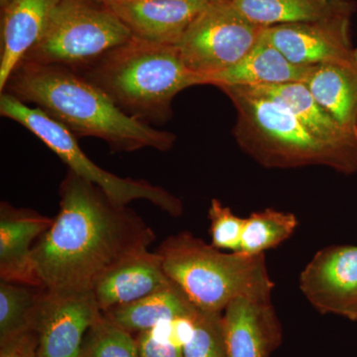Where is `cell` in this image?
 <instances>
[{
	"instance_id": "cell-18",
	"label": "cell",
	"mask_w": 357,
	"mask_h": 357,
	"mask_svg": "<svg viewBox=\"0 0 357 357\" xmlns=\"http://www.w3.org/2000/svg\"><path fill=\"white\" fill-rule=\"evenodd\" d=\"M265 30V29H264ZM239 62L208 77L215 86H257L305 82L312 68L291 63L265 35Z\"/></svg>"
},
{
	"instance_id": "cell-10",
	"label": "cell",
	"mask_w": 357,
	"mask_h": 357,
	"mask_svg": "<svg viewBox=\"0 0 357 357\" xmlns=\"http://www.w3.org/2000/svg\"><path fill=\"white\" fill-rule=\"evenodd\" d=\"M299 288L321 314L356 319L357 246L321 249L301 272Z\"/></svg>"
},
{
	"instance_id": "cell-13",
	"label": "cell",
	"mask_w": 357,
	"mask_h": 357,
	"mask_svg": "<svg viewBox=\"0 0 357 357\" xmlns=\"http://www.w3.org/2000/svg\"><path fill=\"white\" fill-rule=\"evenodd\" d=\"M227 357H271L283 328L271 300L237 298L223 311Z\"/></svg>"
},
{
	"instance_id": "cell-4",
	"label": "cell",
	"mask_w": 357,
	"mask_h": 357,
	"mask_svg": "<svg viewBox=\"0 0 357 357\" xmlns=\"http://www.w3.org/2000/svg\"><path fill=\"white\" fill-rule=\"evenodd\" d=\"M156 252L167 276L202 311L223 312L241 297L271 300L264 253L225 252L189 231L167 237Z\"/></svg>"
},
{
	"instance_id": "cell-1",
	"label": "cell",
	"mask_w": 357,
	"mask_h": 357,
	"mask_svg": "<svg viewBox=\"0 0 357 357\" xmlns=\"http://www.w3.org/2000/svg\"><path fill=\"white\" fill-rule=\"evenodd\" d=\"M60 208L32 251L40 286L55 293L93 292L122 262L147 252L153 229L128 206L68 171L59 189Z\"/></svg>"
},
{
	"instance_id": "cell-30",
	"label": "cell",
	"mask_w": 357,
	"mask_h": 357,
	"mask_svg": "<svg viewBox=\"0 0 357 357\" xmlns=\"http://www.w3.org/2000/svg\"><path fill=\"white\" fill-rule=\"evenodd\" d=\"M98 1H100V2H102L103 4L105 3V2L107 1V0H98Z\"/></svg>"
},
{
	"instance_id": "cell-17",
	"label": "cell",
	"mask_w": 357,
	"mask_h": 357,
	"mask_svg": "<svg viewBox=\"0 0 357 357\" xmlns=\"http://www.w3.org/2000/svg\"><path fill=\"white\" fill-rule=\"evenodd\" d=\"M248 88L281 102L319 139L357 160V131L335 121L302 82Z\"/></svg>"
},
{
	"instance_id": "cell-20",
	"label": "cell",
	"mask_w": 357,
	"mask_h": 357,
	"mask_svg": "<svg viewBox=\"0 0 357 357\" xmlns=\"http://www.w3.org/2000/svg\"><path fill=\"white\" fill-rule=\"evenodd\" d=\"M236 8L262 27L352 15L351 0H231Z\"/></svg>"
},
{
	"instance_id": "cell-15",
	"label": "cell",
	"mask_w": 357,
	"mask_h": 357,
	"mask_svg": "<svg viewBox=\"0 0 357 357\" xmlns=\"http://www.w3.org/2000/svg\"><path fill=\"white\" fill-rule=\"evenodd\" d=\"M60 0H7L2 6L0 91L41 38Z\"/></svg>"
},
{
	"instance_id": "cell-24",
	"label": "cell",
	"mask_w": 357,
	"mask_h": 357,
	"mask_svg": "<svg viewBox=\"0 0 357 357\" xmlns=\"http://www.w3.org/2000/svg\"><path fill=\"white\" fill-rule=\"evenodd\" d=\"M82 357H140V354L132 333L102 312L86 333Z\"/></svg>"
},
{
	"instance_id": "cell-6",
	"label": "cell",
	"mask_w": 357,
	"mask_h": 357,
	"mask_svg": "<svg viewBox=\"0 0 357 357\" xmlns=\"http://www.w3.org/2000/svg\"><path fill=\"white\" fill-rule=\"evenodd\" d=\"M133 36L98 0H60L46 30L22 62L62 66L79 72Z\"/></svg>"
},
{
	"instance_id": "cell-23",
	"label": "cell",
	"mask_w": 357,
	"mask_h": 357,
	"mask_svg": "<svg viewBox=\"0 0 357 357\" xmlns=\"http://www.w3.org/2000/svg\"><path fill=\"white\" fill-rule=\"evenodd\" d=\"M298 227L294 213L266 208L245 218L239 251L248 255H262L285 243Z\"/></svg>"
},
{
	"instance_id": "cell-2",
	"label": "cell",
	"mask_w": 357,
	"mask_h": 357,
	"mask_svg": "<svg viewBox=\"0 0 357 357\" xmlns=\"http://www.w3.org/2000/svg\"><path fill=\"white\" fill-rule=\"evenodd\" d=\"M2 93L36 105L77 138H100L114 152H165L175 143L173 133L129 116L102 89L62 66L21 62Z\"/></svg>"
},
{
	"instance_id": "cell-16",
	"label": "cell",
	"mask_w": 357,
	"mask_h": 357,
	"mask_svg": "<svg viewBox=\"0 0 357 357\" xmlns=\"http://www.w3.org/2000/svg\"><path fill=\"white\" fill-rule=\"evenodd\" d=\"M171 283L158 253L147 251L110 270L98 282L93 292L98 307L105 312L142 299Z\"/></svg>"
},
{
	"instance_id": "cell-26",
	"label": "cell",
	"mask_w": 357,
	"mask_h": 357,
	"mask_svg": "<svg viewBox=\"0 0 357 357\" xmlns=\"http://www.w3.org/2000/svg\"><path fill=\"white\" fill-rule=\"evenodd\" d=\"M208 215L211 245L220 250L239 251L245 218L236 215L217 199L211 201Z\"/></svg>"
},
{
	"instance_id": "cell-5",
	"label": "cell",
	"mask_w": 357,
	"mask_h": 357,
	"mask_svg": "<svg viewBox=\"0 0 357 357\" xmlns=\"http://www.w3.org/2000/svg\"><path fill=\"white\" fill-rule=\"evenodd\" d=\"M237 110L234 136L241 148L267 168L326 166L357 171V160L326 144L281 102L248 86H218Z\"/></svg>"
},
{
	"instance_id": "cell-31",
	"label": "cell",
	"mask_w": 357,
	"mask_h": 357,
	"mask_svg": "<svg viewBox=\"0 0 357 357\" xmlns=\"http://www.w3.org/2000/svg\"><path fill=\"white\" fill-rule=\"evenodd\" d=\"M356 319H357V316H356Z\"/></svg>"
},
{
	"instance_id": "cell-8",
	"label": "cell",
	"mask_w": 357,
	"mask_h": 357,
	"mask_svg": "<svg viewBox=\"0 0 357 357\" xmlns=\"http://www.w3.org/2000/svg\"><path fill=\"white\" fill-rule=\"evenodd\" d=\"M264 29L244 16L231 0H220L198 14L177 48L185 67L208 84V77L239 62Z\"/></svg>"
},
{
	"instance_id": "cell-7",
	"label": "cell",
	"mask_w": 357,
	"mask_h": 357,
	"mask_svg": "<svg viewBox=\"0 0 357 357\" xmlns=\"http://www.w3.org/2000/svg\"><path fill=\"white\" fill-rule=\"evenodd\" d=\"M0 114L34 134L70 171L98 185L114 203L128 206L131 202L144 199L172 217L182 215L180 199L147 181L121 178L103 170L84 154L74 134L38 107H30L10 93H1Z\"/></svg>"
},
{
	"instance_id": "cell-9",
	"label": "cell",
	"mask_w": 357,
	"mask_h": 357,
	"mask_svg": "<svg viewBox=\"0 0 357 357\" xmlns=\"http://www.w3.org/2000/svg\"><path fill=\"white\" fill-rule=\"evenodd\" d=\"M102 312L93 292L44 289L34 323L38 357H82L86 333Z\"/></svg>"
},
{
	"instance_id": "cell-3",
	"label": "cell",
	"mask_w": 357,
	"mask_h": 357,
	"mask_svg": "<svg viewBox=\"0 0 357 357\" xmlns=\"http://www.w3.org/2000/svg\"><path fill=\"white\" fill-rule=\"evenodd\" d=\"M77 73L122 112L145 123L169 121L178 93L206 84L203 77L185 67L177 46L134 37Z\"/></svg>"
},
{
	"instance_id": "cell-27",
	"label": "cell",
	"mask_w": 357,
	"mask_h": 357,
	"mask_svg": "<svg viewBox=\"0 0 357 357\" xmlns=\"http://www.w3.org/2000/svg\"><path fill=\"white\" fill-rule=\"evenodd\" d=\"M0 357H38V337L34 331L0 342Z\"/></svg>"
},
{
	"instance_id": "cell-11",
	"label": "cell",
	"mask_w": 357,
	"mask_h": 357,
	"mask_svg": "<svg viewBox=\"0 0 357 357\" xmlns=\"http://www.w3.org/2000/svg\"><path fill=\"white\" fill-rule=\"evenodd\" d=\"M351 15L265 28L271 43L291 63L312 67L347 62L357 57L351 37Z\"/></svg>"
},
{
	"instance_id": "cell-25",
	"label": "cell",
	"mask_w": 357,
	"mask_h": 357,
	"mask_svg": "<svg viewBox=\"0 0 357 357\" xmlns=\"http://www.w3.org/2000/svg\"><path fill=\"white\" fill-rule=\"evenodd\" d=\"M183 354L184 357H227L223 312L198 309L191 340Z\"/></svg>"
},
{
	"instance_id": "cell-14",
	"label": "cell",
	"mask_w": 357,
	"mask_h": 357,
	"mask_svg": "<svg viewBox=\"0 0 357 357\" xmlns=\"http://www.w3.org/2000/svg\"><path fill=\"white\" fill-rule=\"evenodd\" d=\"M54 218L30 208L0 204V279L40 286L32 264L34 244L50 229Z\"/></svg>"
},
{
	"instance_id": "cell-21",
	"label": "cell",
	"mask_w": 357,
	"mask_h": 357,
	"mask_svg": "<svg viewBox=\"0 0 357 357\" xmlns=\"http://www.w3.org/2000/svg\"><path fill=\"white\" fill-rule=\"evenodd\" d=\"M198 307L172 281L170 285L129 304L103 312L109 319L131 333L151 330L164 321L192 317Z\"/></svg>"
},
{
	"instance_id": "cell-22",
	"label": "cell",
	"mask_w": 357,
	"mask_h": 357,
	"mask_svg": "<svg viewBox=\"0 0 357 357\" xmlns=\"http://www.w3.org/2000/svg\"><path fill=\"white\" fill-rule=\"evenodd\" d=\"M44 288L0 281V342L34 331Z\"/></svg>"
},
{
	"instance_id": "cell-19",
	"label": "cell",
	"mask_w": 357,
	"mask_h": 357,
	"mask_svg": "<svg viewBox=\"0 0 357 357\" xmlns=\"http://www.w3.org/2000/svg\"><path fill=\"white\" fill-rule=\"evenodd\" d=\"M303 83L335 121L357 131V57L314 66Z\"/></svg>"
},
{
	"instance_id": "cell-29",
	"label": "cell",
	"mask_w": 357,
	"mask_h": 357,
	"mask_svg": "<svg viewBox=\"0 0 357 357\" xmlns=\"http://www.w3.org/2000/svg\"><path fill=\"white\" fill-rule=\"evenodd\" d=\"M204 1L215 2V1H220V0H204Z\"/></svg>"
},
{
	"instance_id": "cell-12",
	"label": "cell",
	"mask_w": 357,
	"mask_h": 357,
	"mask_svg": "<svg viewBox=\"0 0 357 357\" xmlns=\"http://www.w3.org/2000/svg\"><path fill=\"white\" fill-rule=\"evenodd\" d=\"M211 2L204 0H107L134 38L177 46L192 20Z\"/></svg>"
},
{
	"instance_id": "cell-28",
	"label": "cell",
	"mask_w": 357,
	"mask_h": 357,
	"mask_svg": "<svg viewBox=\"0 0 357 357\" xmlns=\"http://www.w3.org/2000/svg\"><path fill=\"white\" fill-rule=\"evenodd\" d=\"M136 340L140 357H184L182 347L160 340L151 331L137 333Z\"/></svg>"
}]
</instances>
